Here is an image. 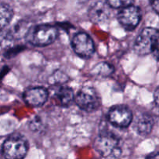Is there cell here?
<instances>
[{
  "mask_svg": "<svg viewBox=\"0 0 159 159\" xmlns=\"http://www.w3.org/2000/svg\"><path fill=\"white\" fill-rule=\"evenodd\" d=\"M134 51L140 55L153 54L159 59V30L153 27L144 28L136 39Z\"/></svg>",
  "mask_w": 159,
  "mask_h": 159,
  "instance_id": "cell-1",
  "label": "cell"
},
{
  "mask_svg": "<svg viewBox=\"0 0 159 159\" xmlns=\"http://www.w3.org/2000/svg\"><path fill=\"white\" fill-rule=\"evenodd\" d=\"M58 30L49 24L38 25L30 29L26 38L34 46L43 47L52 43L57 39Z\"/></svg>",
  "mask_w": 159,
  "mask_h": 159,
  "instance_id": "cell-2",
  "label": "cell"
},
{
  "mask_svg": "<svg viewBox=\"0 0 159 159\" xmlns=\"http://www.w3.org/2000/svg\"><path fill=\"white\" fill-rule=\"evenodd\" d=\"M27 151V141L20 134L11 135L2 145V154L6 159H23Z\"/></svg>",
  "mask_w": 159,
  "mask_h": 159,
  "instance_id": "cell-3",
  "label": "cell"
},
{
  "mask_svg": "<svg viewBox=\"0 0 159 159\" xmlns=\"http://www.w3.org/2000/svg\"><path fill=\"white\" fill-rule=\"evenodd\" d=\"M78 107L86 112H93L100 107L101 98L99 93L92 87H83L78 92L75 98Z\"/></svg>",
  "mask_w": 159,
  "mask_h": 159,
  "instance_id": "cell-4",
  "label": "cell"
},
{
  "mask_svg": "<svg viewBox=\"0 0 159 159\" xmlns=\"http://www.w3.org/2000/svg\"><path fill=\"white\" fill-rule=\"evenodd\" d=\"M119 138L108 130L101 132L95 141L96 151L103 157H110L120 152Z\"/></svg>",
  "mask_w": 159,
  "mask_h": 159,
  "instance_id": "cell-5",
  "label": "cell"
},
{
  "mask_svg": "<svg viewBox=\"0 0 159 159\" xmlns=\"http://www.w3.org/2000/svg\"><path fill=\"white\" fill-rule=\"evenodd\" d=\"M118 21L127 30H133L139 24L141 19V9L135 6L122 8L117 16Z\"/></svg>",
  "mask_w": 159,
  "mask_h": 159,
  "instance_id": "cell-6",
  "label": "cell"
},
{
  "mask_svg": "<svg viewBox=\"0 0 159 159\" xmlns=\"http://www.w3.org/2000/svg\"><path fill=\"white\" fill-rule=\"evenodd\" d=\"M75 52L82 57H89L95 51L93 40L85 33H79L74 36L71 41Z\"/></svg>",
  "mask_w": 159,
  "mask_h": 159,
  "instance_id": "cell-7",
  "label": "cell"
},
{
  "mask_svg": "<svg viewBox=\"0 0 159 159\" xmlns=\"http://www.w3.org/2000/svg\"><path fill=\"white\" fill-rule=\"evenodd\" d=\"M108 120L110 124L116 127H127L133 120L132 112L125 106H116L110 110Z\"/></svg>",
  "mask_w": 159,
  "mask_h": 159,
  "instance_id": "cell-8",
  "label": "cell"
},
{
  "mask_svg": "<svg viewBox=\"0 0 159 159\" xmlns=\"http://www.w3.org/2000/svg\"><path fill=\"white\" fill-rule=\"evenodd\" d=\"M90 20L96 24L105 23L111 16V7L107 1H98L89 10Z\"/></svg>",
  "mask_w": 159,
  "mask_h": 159,
  "instance_id": "cell-9",
  "label": "cell"
},
{
  "mask_svg": "<svg viewBox=\"0 0 159 159\" xmlns=\"http://www.w3.org/2000/svg\"><path fill=\"white\" fill-rule=\"evenodd\" d=\"M49 93L43 87H34L26 90L23 95V99L31 107H40L48 100Z\"/></svg>",
  "mask_w": 159,
  "mask_h": 159,
  "instance_id": "cell-10",
  "label": "cell"
},
{
  "mask_svg": "<svg viewBox=\"0 0 159 159\" xmlns=\"http://www.w3.org/2000/svg\"><path fill=\"white\" fill-rule=\"evenodd\" d=\"M55 86L53 96L55 100L61 107H68L75 99L74 92L71 88L65 85H53Z\"/></svg>",
  "mask_w": 159,
  "mask_h": 159,
  "instance_id": "cell-11",
  "label": "cell"
},
{
  "mask_svg": "<svg viewBox=\"0 0 159 159\" xmlns=\"http://www.w3.org/2000/svg\"><path fill=\"white\" fill-rule=\"evenodd\" d=\"M154 126V120L147 113L138 115L134 121V128L137 133L142 136H146L152 132Z\"/></svg>",
  "mask_w": 159,
  "mask_h": 159,
  "instance_id": "cell-12",
  "label": "cell"
},
{
  "mask_svg": "<svg viewBox=\"0 0 159 159\" xmlns=\"http://www.w3.org/2000/svg\"><path fill=\"white\" fill-rule=\"evenodd\" d=\"M30 28L31 26L29 22L26 20H21L9 29V32L13 40H19L26 37Z\"/></svg>",
  "mask_w": 159,
  "mask_h": 159,
  "instance_id": "cell-13",
  "label": "cell"
},
{
  "mask_svg": "<svg viewBox=\"0 0 159 159\" xmlns=\"http://www.w3.org/2000/svg\"><path fill=\"white\" fill-rule=\"evenodd\" d=\"M114 71L113 65L107 62H100L95 65L92 70V75L99 78H107L111 75Z\"/></svg>",
  "mask_w": 159,
  "mask_h": 159,
  "instance_id": "cell-14",
  "label": "cell"
},
{
  "mask_svg": "<svg viewBox=\"0 0 159 159\" xmlns=\"http://www.w3.org/2000/svg\"><path fill=\"white\" fill-rule=\"evenodd\" d=\"M13 16L12 9L6 3H0V30L6 27Z\"/></svg>",
  "mask_w": 159,
  "mask_h": 159,
  "instance_id": "cell-15",
  "label": "cell"
},
{
  "mask_svg": "<svg viewBox=\"0 0 159 159\" xmlns=\"http://www.w3.org/2000/svg\"><path fill=\"white\" fill-rule=\"evenodd\" d=\"M68 80V76L61 71L53 73L49 78L48 82L52 85H61Z\"/></svg>",
  "mask_w": 159,
  "mask_h": 159,
  "instance_id": "cell-16",
  "label": "cell"
},
{
  "mask_svg": "<svg viewBox=\"0 0 159 159\" xmlns=\"http://www.w3.org/2000/svg\"><path fill=\"white\" fill-rule=\"evenodd\" d=\"M111 8L114 9H122L126 6H130L133 0H106Z\"/></svg>",
  "mask_w": 159,
  "mask_h": 159,
  "instance_id": "cell-17",
  "label": "cell"
},
{
  "mask_svg": "<svg viewBox=\"0 0 159 159\" xmlns=\"http://www.w3.org/2000/svg\"><path fill=\"white\" fill-rule=\"evenodd\" d=\"M30 127L33 131H41L44 127V124H43L42 118L39 116H36L30 123Z\"/></svg>",
  "mask_w": 159,
  "mask_h": 159,
  "instance_id": "cell-18",
  "label": "cell"
},
{
  "mask_svg": "<svg viewBox=\"0 0 159 159\" xmlns=\"http://www.w3.org/2000/svg\"><path fill=\"white\" fill-rule=\"evenodd\" d=\"M150 2L154 10L159 13V0H150Z\"/></svg>",
  "mask_w": 159,
  "mask_h": 159,
  "instance_id": "cell-19",
  "label": "cell"
},
{
  "mask_svg": "<svg viewBox=\"0 0 159 159\" xmlns=\"http://www.w3.org/2000/svg\"><path fill=\"white\" fill-rule=\"evenodd\" d=\"M154 99H155V103L159 107V87L156 89L154 93Z\"/></svg>",
  "mask_w": 159,
  "mask_h": 159,
  "instance_id": "cell-20",
  "label": "cell"
},
{
  "mask_svg": "<svg viewBox=\"0 0 159 159\" xmlns=\"http://www.w3.org/2000/svg\"><path fill=\"white\" fill-rule=\"evenodd\" d=\"M146 159H159V152L158 153H154L148 156Z\"/></svg>",
  "mask_w": 159,
  "mask_h": 159,
  "instance_id": "cell-21",
  "label": "cell"
}]
</instances>
